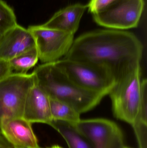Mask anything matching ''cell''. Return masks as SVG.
<instances>
[{"instance_id":"obj_1","label":"cell","mask_w":147,"mask_h":148,"mask_svg":"<svg viewBox=\"0 0 147 148\" xmlns=\"http://www.w3.org/2000/svg\"><path fill=\"white\" fill-rule=\"evenodd\" d=\"M142 53V43L133 33L100 29L83 34L74 40L64 58L103 66L116 80L140 63Z\"/></svg>"},{"instance_id":"obj_2","label":"cell","mask_w":147,"mask_h":148,"mask_svg":"<svg viewBox=\"0 0 147 148\" xmlns=\"http://www.w3.org/2000/svg\"><path fill=\"white\" fill-rule=\"evenodd\" d=\"M33 73L38 85L50 98L68 103L80 114L94 108L104 97L78 86L54 62L41 64Z\"/></svg>"},{"instance_id":"obj_3","label":"cell","mask_w":147,"mask_h":148,"mask_svg":"<svg viewBox=\"0 0 147 148\" xmlns=\"http://www.w3.org/2000/svg\"><path fill=\"white\" fill-rule=\"evenodd\" d=\"M140 63L117 78L108 95L114 116L132 125L138 116L141 93Z\"/></svg>"},{"instance_id":"obj_4","label":"cell","mask_w":147,"mask_h":148,"mask_svg":"<svg viewBox=\"0 0 147 148\" xmlns=\"http://www.w3.org/2000/svg\"><path fill=\"white\" fill-rule=\"evenodd\" d=\"M54 63L78 86L104 97L108 95L115 83L114 75L103 66L65 58Z\"/></svg>"},{"instance_id":"obj_5","label":"cell","mask_w":147,"mask_h":148,"mask_svg":"<svg viewBox=\"0 0 147 148\" xmlns=\"http://www.w3.org/2000/svg\"><path fill=\"white\" fill-rule=\"evenodd\" d=\"M35 82L33 73H13L0 81V121L23 116L26 99Z\"/></svg>"},{"instance_id":"obj_6","label":"cell","mask_w":147,"mask_h":148,"mask_svg":"<svg viewBox=\"0 0 147 148\" xmlns=\"http://www.w3.org/2000/svg\"><path fill=\"white\" fill-rule=\"evenodd\" d=\"M144 0H115L101 11L93 14L98 25L117 30L138 27L144 8Z\"/></svg>"},{"instance_id":"obj_7","label":"cell","mask_w":147,"mask_h":148,"mask_svg":"<svg viewBox=\"0 0 147 148\" xmlns=\"http://www.w3.org/2000/svg\"><path fill=\"white\" fill-rule=\"evenodd\" d=\"M27 29L34 39L39 60L42 64L52 63L65 56L71 47L74 35L41 25H33Z\"/></svg>"},{"instance_id":"obj_8","label":"cell","mask_w":147,"mask_h":148,"mask_svg":"<svg viewBox=\"0 0 147 148\" xmlns=\"http://www.w3.org/2000/svg\"><path fill=\"white\" fill-rule=\"evenodd\" d=\"M74 125L96 148H121L124 145L122 131L112 121L103 118L81 119Z\"/></svg>"},{"instance_id":"obj_9","label":"cell","mask_w":147,"mask_h":148,"mask_svg":"<svg viewBox=\"0 0 147 148\" xmlns=\"http://www.w3.org/2000/svg\"><path fill=\"white\" fill-rule=\"evenodd\" d=\"M0 128L6 139L15 147H39L32 123L23 117L2 119L0 121Z\"/></svg>"},{"instance_id":"obj_10","label":"cell","mask_w":147,"mask_h":148,"mask_svg":"<svg viewBox=\"0 0 147 148\" xmlns=\"http://www.w3.org/2000/svg\"><path fill=\"white\" fill-rule=\"evenodd\" d=\"M35 47L31 33L27 29L17 24L0 38V58L8 61Z\"/></svg>"},{"instance_id":"obj_11","label":"cell","mask_w":147,"mask_h":148,"mask_svg":"<svg viewBox=\"0 0 147 148\" xmlns=\"http://www.w3.org/2000/svg\"><path fill=\"white\" fill-rule=\"evenodd\" d=\"M22 117L32 123L50 125L52 121L49 97L38 85L35 80L27 97Z\"/></svg>"},{"instance_id":"obj_12","label":"cell","mask_w":147,"mask_h":148,"mask_svg":"<svg viewBox=\"0 0 147 148\" xmlns=\"http://www.w3.org/2000/svg\"><path fill=\"white\" fill-rule=\"evenodd\" d=\"M87 8V5L80 3L67 6L56 12L42 26L74 35L78 29L80 20Z\"/></svg>"},{"instance_id":"obj_13","label":"cell","mask_w":147,"mask_h":148,"mask_svg":"<svg viewBox=\"0 0 147 148\" xmlns=\"http://www.w3.org/2000/svg\"><path fill=\"white\" fill-rule=\"evenodd\" d=\"M50 126L63 136L69 148H96L90 140L76 128L74 124L64 121L52 120Z\"/></svg>"},{"instance_id":"obj_14","label":"cell","mask_w":147,"mask_h":148,"mask_svg":"<svg viewBox=\"0 0 147 148\" xmlns=\"http://www.w3.org/2000/svg\"><path fill=\"white\" fill-rule=\"evenodd\" d=\"M50 111L52 120L64 121L76 124L81 119L80 114L70 104L49 97Z\"/></svg>"},{"instance_id":"obj_15","label":"cell","mask_w":147,"mask_h":148,"mask_svg":"<svg viewBox=\"0 0 147 148\" xmlns=\"http://www.w3.org/2000/svg\"><path fill=\"white\" fill-rule=\"evenodd\" d=\"M39 60V54L35 47L8 62L12 72L26 74L30 69L35 66Z\"/></svg>"},{"instance_id":"obj_16","label":"cell","mask_w":147,"mask_h":148,"mask_svg":"<svg viewBox=\"0 0 147 148\" xmlns=\"http://www.w3.org/2000/svg\"><path fill=\"white\" fill-rule=\"evenodd\" d=\"M17 24L13 9L6 2L0 0V38L4 33Z\"/></svg>"},{"instance_id":"obj_17","label":"cell","mask_w":147,"mask_h":148,"mask_svg":"<svg viewBox=\"0 0 147 148\" xmlns=\"http://www.w3.org/2000/svg\"><path fill=\"white\" fill-rule=\"evenodd\" d=\"M132 126L137 138L139 148H147V123L136 120Z\"/></svg>"},{"instance_id":"obj_18","label":"cell","mask_w":147,"mask_h":148,"mask_svg":"<svg viewBox=\"0 0 147 148\" xmlns=\"http://www.w3.org/2000/svg\"><path fill=\"white\" fill-rule=\"evenodd\" d=\"M136 120L147 123V82L146 79H143L141 82L140 101Z\"/></svg>"},{"instance_id":"obj_19","label":"cell","mask_w":147,"mask_h":148,"mask_svg":"<svg viewBox=\"0 0 147 148\" xmlns=\"http://www.w3.org/2000/svg\"><path fill=\"white\" fill-rule=\"evenodd\" d=\"M115 0H90L87 5L89 11L93 14L97 13L110 5Z\"/></svg>"},{"instance_id":"obj_20","label":"cell","mask_w":147,"mask_h":148,"mask_svg":"<svg viewBox=\"0 0 147 148\" xmlns=\"http://www.w3.org/2000/svg\"><path fill=\"white\" fill-rule=\"evenodd\" d=\"M13 73L8 62L0 58V81Z\"/></svg>"},{"instance_id":"obj_21","label":"cell","mask_w":147,"mask_h":148,"mask_svg":"<svg viewBox=\"0 0 147 148\" xmlns=\"http://www.w3.org/2000/svg\"><path fill=\"white\" fill-rule=\"evenodd\" d=\"M0 148H15L6 139L1 132H0Z\"/></svg>"},{"instance_id":"obj_22","label":"cell","mask_w":147,"mask_h":148,"mask_svg":"<svg viewBox=\"0 0 147 148\" xmlns=\"http://www.w3.org/2000/svg\"><path fill=\"white\" fill-rule=\"evenodd\" d=\"M48 148H63L61 147H60V146H58V145H54V146H52V147H51Z\"/></svg>"},{"instance_id":"obj_23","label":"cell","mask_w":147,"mask_h":148,"mask_svg":"<svg viewBox=\"0 0 147 148\" xmlns=\"http://www.w3.org/2000/svg\"><path fill=\"white\" fill-rule=\"evenodd\" d=\"M121 148H131L130 147H127V146H124V145H123V146Z\"/></svg>"},{"instance_id":"obj_24","label":"cell","mask_w":147,"mask_h":148,"mask_svg":"<svg viewBox=\"0 0 147 148\" xmlns=\"http://www.w3.org/2000/svg\"><path fill=\"white\" fill-rule=\"evenodd\" d=\"M15 148H24V147H15ZM38 148H40V147H39Z\"/></svg>"},{"instance_id":"obj_25","label":"cell","mask_w":147,"mask_h":148,"mask_svg":"<svg viewBox=\"0 0 147 148\" xmlns=\"http://www.w3.org/2000/svg\"><path fill=\"white\" fill-rule=\"evenodd\" d=\"M0 132H1V128H0Z\"/></svg>"}]
</instances>
